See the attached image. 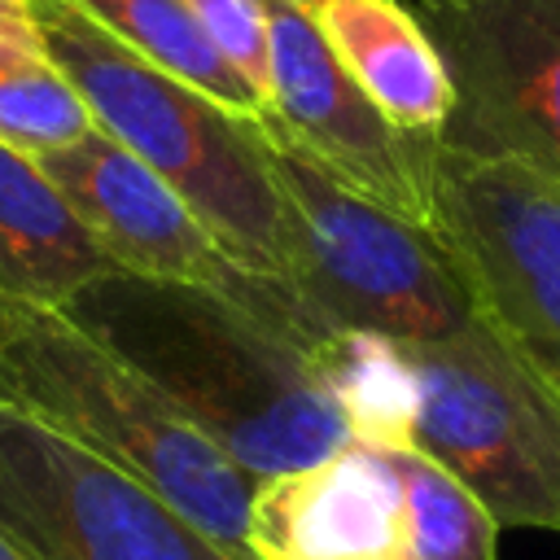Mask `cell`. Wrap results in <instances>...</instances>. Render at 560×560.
<instances>
[{
  "label": "cell",
  "instance_id": "ac0fdd59",
  "mask_svg": "<svg viewBox=\"0 0 560 560\" xmlns=\"http://www.w3.org/2000/svg\"><path fill=\"white\" fill-rule=\"evenodd\" d=\"M0 39H44L31 0H0Z\"/></svg>",
  "mask_w": 560,
  "mask_h": 560
},
{
  "label": "cell",
  "instance_id": "8fae6325",
  "mask_svg": "<svg viewBox=\"0 0 560 560\" xmlns=\"http://www.w3.org/2000/svg\"><path fill=\"white\" fill-rule=\"evenodd\" d=\"M359 92L411 136H442L455 83L424 22L402 0H302Z\"/></svg>",
  "mask_w": 560,
  "mask_h": 560
},
{
  "label": "cell",
  "instance_id": "d6986e66",
  "mask_svg": "<svg viewBox=\"0 0 560 560\" xmlns=\"http://www.w3.org/2000/svg\"><path fill=\"white\" fill-rule=\"evenodd\" d=\"M0 560H35V556H31V551H26V547H22V542L0 525Z\"/></svg>",
  "mask_w": 560,
  "mask_h": 560
},
{
  "label": "cell",
  "instance_id": "5bb4252c",
  "mask_svg": "<svg viewBox=\"0 0 560 560\" xmlns=\"http://www.w3.org/2000/svg\"><path fill=\"white\" fill-rule=\"evenodd\" d=\"M88 18H96L118 44L153 61L158 70L192 83L241 118H267L254 88L219 57V48L197 26L184 0H74Z\"/></svg>",
  "mask_w": 560,
  "mask_h": 560
},
{
  "label": "cell",
  "instance_id": "3957f363",
  "mask_svg": "<svg viewBox=\"0 0 560 560\" xmlns=\"http://www.w3.org/2000/svg\"><path fill=\"white\" fill-rule=\"evenodd\" d=\"M44 48L70 74L101 131L153 166L223 241V249L284 276V214L258 118H241L192 83L118 44L74 0H31Z\"/></svg>",
  "mask_w": 560,
  "mask_h": 560
},
{
  "label": "cell",
  "instance_id": "30bf717a",
  "mask_svg": "<svg viewBox=\"0 0 560 560\" xmlns=\"http://www.w3.org/2000/svg\"><path fill=\"white\" fill-rule=\"evenodd\" d=\"M254 560H402V481L385 451H341L271 472L249 494Z\"/></svg>",
  "mask_w": 560,
  "mask_h": 560
},
{
  "label": "cell",
  "instance_id": "52a82bcc",
  "mask_svg": "<svg viewBox=\"0 0 560 560\" xmlns=\"http://www.w3.org/2000/svg\"><path fill=\"white\" fill-rule=\"evenodd\" d=\"M0 525L35 560H241L144 481L4 402Z\"/></svg>",
  "mask_w": 560,
  "mask_h": 560
},
{
  "label": "cell",
  "instance_id": "e0dca14e",
  "mask_svg": "<svg viewBox=\"0 0 560 560\" xmlns=\"http://www.w3.org/2000/svg\"><path fill=\"white\" fill-rule=\"evenodd\" d=\"M219 48V57L254 88L262 109L271 114V35H267V4L262 0H184Z\"/></svg>",
  "mask_w": 560,
  "mask_h": 560
},
{
  "label": "cell",
  "instance_id": "9a60e30c",
  "mask_svg": "<svg viewBox=\"0 0 560 560\" xmlns=\"http://www.w3.org/2000/svg\"><path fill=\"white\" fill-rule=\"evenodd\" d=\"M402 481V560H499V521L433 455L385 451Z\"/></svg>",
  "mask_w": 560,
  "mask_h": 560
},
{
  "label": "cell",
  "instance_id": "277c9868",
  "mask_svg": "<svg viewBox=\"0 0 560 560\" xmlns=\"http://www.w3.org/2000/svg\"><path fill=\"white\" fill-rule=\"evenodd\" d=\"M284 214L289 280L337 328L433 341L477 315L446 245L311 162L271 118H258Z\"/></svg>",
  "mask_w": 560,
  "mask_h": 560
},
{
  "label": "cell",
  "instance_id": "4fadbf2b",
  "mask_svg": "<svg viewBox=\"0 0 560 560\" xmlns=\"http://www.w3.org/2000/svg\"><path fill=\"white\" fill-rule=\"evenodd\" d=\"M315 368L328 381L346 429L372 451H420L416 442V376L394 337L368 328H337Z\"/></svg>",
  "mask_w": 560,
  "mask_h": 560
},
{
  "label": "cell",
  "instance_id": "8992f818",
  "mask_svg": "<svg viewBox=\"0 0 560 560\" xmlns=\"http://www.w3.org/2000/svg\"><path fill=\"white\" fill-rule=\"evenodd\" d=\"M472 306L560 381V179L433 140V214Z\"/></svg>",
  "mask_w": 560,
  "mask_h": 560
},
{
  "label": "cell",
  "instance_id": "5b68a950",
  "mask_svg": "<svg viewBox=\"0 0 560 560\" xmlns=\"http://www.w3.org/2000/svg\"><path fill=\"white\" fill-rule=\"evenodd\" d=\"M416 376V442L503 529L560 534V381L481 311L446 337L398 341Z\"/></svg>",
  "mask_w": 560,
  "mask_h": 560
},
{
  "label": "cell",
  "instance_id": "9c48e42d",
  "mask_svg": "<svg viewBox=\"0 0 560 560\" xmlns=\"http://www.w3.org/2000/svg\"><path fill=\"white\" fill-rule=\"evenodd\" d=\"M271 35V122L332 179L424 223L433 214V140L398 131L346 74L302 0H262Z\"/></svg>",
  "mask_w": 560,
  "mask_h": 560
},
{
  "label": "cell",
  "instance_id": "ba28073f",
  "mask_svg": "<svg viewBox=\"0 0 560 560\" xmlns=\"http://www.w3.org/2000/svg\"><path fill=\"white\" fill-rule=\"evenodd\" d=\"M455 83L442 144L560 179V0H416Z\"/></svg>",
  "mask_w": 560,
  "mask_h": 560
},
{
  "label": "cell",
  "instance_id": "ffe728a7",
  "mask_svg": "<svg viewBox=\"0 0 560 560\" xmlns=\"http://www.w3.org/2000/svg\"><path fill=\"white\" fill-rule=\"evenodd\" d=\"M402 4H416V0H402Z\"/></svg>",
  "mask_w": 560,
  "mask_h": 560
},
{
  "label": "cell",
  "instance_id": "2e32d148",
  "mask_svg": "<svg viewBox=\"0 0 560 560\" xmlns=\"http://www.w3.org/2000/svg\"><path fill=\"white\" fill-rule=\"evenodd\" d=\"M96 127L88 101L44 39H0V144L44 158Z\"/></svg>",
  "mask_w": 560,
  "mask_h": 560
},
{
  "label": "cell",
  "instance_id": "7c38bea8",
  "mask_svg": "<svg viewBox=\"0 0 560 560\" xmlns=\"http://www.w3.org/2000/svg\"><path fill=\"white\" fill-rule=\"evenodd\" d=\"M109 267L35 158L0 144V293L66 306L79 284Z\"/></svg>",
  "mask_w": 560,
  "mask_h": 560
},
{
  "label": "cell",
  "instance_id": "6da1fadb",
  "mask_svg": "<svg viewBox=\"0 0 560 560\" xmlns=\"http://www.w3.org/2000/svg\"><path fill=\"white\" fill-rule=\"evenodd\" d=\"M61 311L144 372L258 481L354 442L315 359L214 289L109 267Z\"/></svg>",
  "mask_w": 560,
  "mask_h": 560
},
{
  "label": "cell",
  "instance_id": "7a4b0ae2",
  "mask_svg": "<svg viewBox=\"0 0 560 560\" xmlns=\"http://www.w3.org/2000/svg\"><path fill=\"white\" fill-rule=\"evenodd\" d=\"M0 402L105 455L241 560L258 486L144 372L61 306L0 293Z\"/></svg>",
  "mask_w": 560,
  "mask_h": 560
}]
</instances>
